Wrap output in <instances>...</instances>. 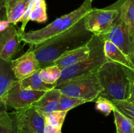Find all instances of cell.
<instances>
[{
	"instance_id": "15",
	"label": "cell",
	"mask_w": 134,
	"mask_h": 133,
	"mask_svg": "<svg viewBox=\"0 0 134 133\" xmlns=\"http://www.w3.org/2000/svg\"><path fill=\"white\" fill-rule=\"evenodd\" d=\"M104 53L107 61L120 64L134 71V66L129 56L109 40L104 41Z\"/></svg>"
},
{
	"instance_id": "5",
	"label": "cell",
	"mask_w": 134,
	"mask_h": 133,
	"mask_svg": "<svg viewBox=\"0 0 134 133\" xmlns=\"http://www.w3.org/2000/svg\"><path fill=\"white\" fill-rule=\"evenodd\" d=\"M56 88L62 94L82 99L87 102L96 101L103 91L98 73L74 78L58 85Z\"/></svg>"
},
{
	"instance_id": "3",
	"label": "cell",
	"mask_w": 134,
	"mask_h": 133,
	"mask_svg": "<svg viewBox=\"0 0 134 133\" xmlns=\"http://www.w3.org/2000/svg\"><path fill=\"white\" fill-rule=\"evenodd\" d=\"M91 0H85L82 5L75 10L58 18L51 23L40 29L28 32L18 30L21 41L31 46L37 45L54 37L73 27L82 19L92 9Z\"/></svg>"
},
{
	"instance_id": "34",
	"label": "cell",
	"mask_w": 134,
	"mask_h": 133,
	"mask_svg": "<svg viewBox=\"0 0 134 133\" xmlns=\"http://www.w3.org/2000/svg\"><path fill=\"white\" fill-rule=\"evenodd\" d=\"M91 1H94V0H91Z\"/></svg>"
},
{
	"instance_id": "21",
	"label": "cell",
	"mask_w": 134,
	"mask_h": 133,
	"mask_svg": "<svg viewBox=\"0 0 134 133\" xmlns=\"http://www.w3.org/2000/svg\"><path fill=\"white\" fill-rule=\"evenodd\" d=\"M48 19L47 13V3L45 0L35 3L31 10L30 16V21L44 23Z\"/></svg>"
},
{
	"instance_id": "28",
	"label": "cell",
	"mask_w": 134,
	"mask_h": 133,
	"mask_svg": "<svg viewBox=\"0 0 134 133\" xmlns=\"http://www.w3.org/2000/svg\"><path fill=\"white\" fill-rule=\"evenodd\" d=\"M13 119V118H12ZM13 124L12 126H0V133H18L16 124L13 119Z\"/></svg>"
},
{
	"instance_id": "1",
	"label": "cell",
	"mask_w": 134,
	"mask_h": 133,
	"mask_svg": "<svg viewBox=\"0 0 134 133\" xmlns=\"http://www.w3.org/2000/svg\"><path fill=\"white\" fill-rule=\"evenodd\" d=\"M83 18L67 31L37 45L31 46L41 69L52 65L64 53L90 43L94 34L86 28Z\"/></svg>"
},
{
	"instance_id": "4",
	"label": "cell",
	"mask_w": 134,
	"mask_h": 133,
	"mask_svg": "<svg viewBox=\"0 0 134 133\" xmlns=\"http://www.w3.org/2000/svg\"><path fill=\"white\" fill-rule=\"evenodd\" d=\"M88 45L90 49L88 57L62 70L61 77L58 81L57 86L78 77L98 73L102 65L107 62L103 40L94 35Z\"/></svg>"
},
{
	"instance_id": "17",
	"label": "cell",
	"mask_w": 134,
	"mask_h": 133,
	"mask_svg": "<svg viewBox=\"0 0 134 133\" xmlns=\"http://www.w3.org/2000/svg\"><path fill=\"white\" fill-rule=\"evenodd\" d=\"M39 71L37 72L28 78L19 80L21 86L26 89L41 91H48L56 88V84H48L41 79Z\"/></svg>"
},
{
	"instance_id": "30",
	"label": "cell",
	"mask_w": 134,
	"mask_h": 133,
	"mask_svg": "<svg viewBox=\"0 0 134 133\" xmlns=\"http://www.w3.org/2000/svg\"><path fill=\"white\" fill-rule=\"evenodd\" d=\"M130 58L131 61H132V64H133V65L134 66V55H133V56H130ZM125 69H126V73H127V74H128V77L130 78V79L134 81V71L130 70V69H128V68H126V67H125Z\"/></svg>"
},
{
	"instance_id": "23",
	"label": "cell",
	"mask_w": 134,
	"mask_h": 133,
	"mask_svg": "<svg viewBox=\"0 0 134 133\" xmlns=\"http://www.w3.org/2000/svg\"><path fill=\"white\" fill-rule=\"evenodd\" d=\"M86 102H87L86 100L62 94L60 100V104H59V110L68 112L70 110Z\"/></svg>"
},
{
	"instance_id": "29",
	"label": "cell",
	"mask_w": 134,
	"mask_h": 133,
	"mask_svg": "<svg viewBox=\"0 0 134 133\" xmlns=\"http://www.w3.org/2000/svg\"><path fill=\"white\" fill-rule=\"evenodd\" d=\"M44 133H62V129L49 125H46Z\"/></svg>"
},
{
	"instance_id": "9",
	"label": "cell",
	"mask_w": 134,
	"mask_h": 133,
	"mask_svg": "<svg viewBox=\"0 0 134 133\" xmlns=\"http://www.w3.org/2000/svg\"><path fill=\"white\" fill-rule=\"evenodd\" d=\"M10 116L16 124L18 133H44V117L34 106L16 110Z\"/></svg>"
},
{
	"instance_id": "31",
	"label": "cell",
	"mask_w": 134,
	"mask_h": 133,
	"mask_svg": "<svg viewBox=\"0 0 134 133\" xmlns=\"http://www.w3.org/2000/svg\"><path fill=\"white\" fill-rule=\"evenodd\" d=\"M10 23L6 20H0V32L5 31V29L8 28L9 26H10Z\"/></svg>"
},
{
	"instance_id": "27",
	"label": "cell",
	"mask_w": 134,
	"mask_h": 133,
	"mask_svg": "<svg viewBox=\"0 0 134 133\" xmlns=\"http://www.w3.org/2000/svg\"><path fill=\"white\" fill-rule=\"evenodd\" d=\"M43 1V0H30V3H29V6L27 9L26 10V11L25 12L24 14L23 15V16L22 17V18L20 20V22L22 23V26H21L20 28V31H25V28L26 27V25L27 24L28 22L30 21V13H31V10L34 8V5H35V3L38 2H40V1Z\"/></svg>"
},
{
	"instance_id": "6",
	"label": "cell",
	"mask_w": 134,
	"mask_h": 133,
	"mask_svg": "<svg viewBox=\"0 0 134 133\" xmlns=\"http://www.w3.org/2000/svg\"><path fill=\"white\" fill-rule=\"evenodd\" d=\"M126 0H118L103 9L92 8L84 16L85 27L95 36L108 32L120 16V7Z\"/></svg>"
},
{
	"instance_id": "10",
	"label": "cell",
	"mask_w": 134,
	"mask_h": 133,
	"mask_svg": "<svg viewBox=\"0 0 134 133\" xmlns=\"http://www.w3.org/2000/svg\"><path fill=\"white\" fill-rule=\"evenodd\" d=\"M11 65L13 72L18 80L28 78L41 69L33 47L32 49L29 50L20 57L12 60Z\"/></svg>"
},
{
	"instance_id": "32",
	"label": "cell",
	"mask_w": 134,
	"mask_h": 133,
	"mask_svg": "<svg viewBox=\"0 0 134 133\" xmlns=\"http://www.w3.org/2000/svg\"><path fill=\"white\" fill-rule=\"evenodd\" d=\"M128 101L134 103V81L133 80H132V83H131L130 93V96L128 99Z\"/></svg>"
},
{
	"instance_id": "11",
	"label": "cell",
	"mask_w": 134,
	"mask_h": 133,
	"mask_svg": "<svg viewBox=\"0 0 134 133\" xmlns=\"http://www.w3.org/2000/svg\"><path fill=\"white\" fill-rule=\"evenodd\" d=\"M21 40L15 25L10 23L5 31L0 32V56L7 61H11L20 47Z\"/></svg>"
},
{
	"instance_id": "7",
	"label": "cell",
	"mask_w": 134,
	"mask_h": 133,
	"mask_svg": "<svg viewBox=\"0 0 134 133\" xmlns=\"http://www.w3.org/2000/svg\"><path fill=\"white\" fill-rule=\"evenodd\" d=\"M46 92L26 89L21 86L19 80H17L1 99L7 106L16 111L22 110L33 106Z\"/></svg>"
},
{
	"instance_id": "33",
	"label": "cell",
	"mask_w": 134,
	"mask_h": 133,
	"mask_svg": "<svg viewBox=\"0 0 134 133\" xmlns=\"http://www.w3.org/2000/svg\"><path fill=\"white\" fill-rule=\"evenodd\" d=\"M4 3H5V0H0V10L4 8Z\"/></svg>"
},
{
	"instance_id": "2",
	"label": "cell",
	"mask_w": 134,
	"mask_h": 133,
	"mask_svg": "<svg viewBox=\"0 0 134 133\" xmlns=\"http://www.w3.org/2000/svg\"><path fill=\"white\" fill-rule=\"evenodd\" d=\"M98 74L103 88L99 96L105 98L111 102L128 100L132 80L128 77L124 66L116 63L107 61L102 65Z\"/></svg>"
},
{
	"instance_id": "18",
	"label": "cell",
	"mask_w": 134,
	"mask_h": 133,
	"mask_svg": "<svg viewBox=\"0 0 134 133\" xmlns=\"http://www.w3.org/2000/svg\"><path fill=\"white\" fill-rule=\"evenodd\" d=\"M113 113L116 133H134V123L115 106Z\"/></svg>"
},
{
	"instance_id": "8",
	"label": "cell",
	"mask_w": 134,
	"mask_h": 133,
	"mask_svg": "<svg viewBox=\"0 0 134 133\" xmlns=\"http://www.w3.org/2000/svg\"><path fill=\"white\" fill-rule=\"evenodd\" d=\"M98 37L103 41L109 40L113 43L129 57L134 55V35L130 33L120 14L109 31Z\"/></svg>"
},
{
	"instance_id": "25",
	"label": "cell",
	"mask_w": 134,
	"mask_h": 133,
	"mask_svg": "<svg viewBox=\"0 0 134 133\" xmlns=\"http://www.w3.org/2000/svg\"><path fill=\"white\" fill-rule=\"evenodd\" d=\"M95 102L96 109L102 112L105 116H109L111 112H113V110L115 108V106L111 100L102 96H99L96 99Z\"/></svg>"
},
{
	"instance_id": "16",
	"label": "cell",
	"mask_w": 134,
	"mask_h": 133,
	"mask_svg": "<svg viewBox=\"0 0 134 133\" xmlns=\"http://www.w3.org/2000/svg\"><path fill=\"white\" fill-rule=\"evenodd\" d=\"M18 80L12 68L11 61H7L0 56V99Z\"/></svg>"
},
{
	"instance_id": "22",
	"label": "cell",
	"mask_w": 134,
	"mask_h": 133,
	"mask_svg": "<svg viewBox=\"0 0 134 133\" xmlns=\"http://www.w3.org/2000/svg\"><path fill=\"white\" fill-rule=\"evenodd\" d=\"M68 112V111L58 110L44 115L43 116L46 125H49L62 129Z\"/></svg>"
},
{
	"instance_id": "24",
	"label": "cell",
	"mask_w": 134,
	"mask_h": 133,
	"mask_svg": "<svg viewBox=\"0 0 134 133\" xmlns=\"http://www.w3.org/2000/svg\"><path fill=\"white\" fill-rule=\"evenodd\" d=\"M112 102L120 112L134 123V103L128 100H114Z\"/></svg>"
},
{
	"instance_id": "13",
	"label": "cell",
	"mask_w": 134,
	"mask_h": 133,
	"mask_svg": "<svg viewBox=\"0 0 134 133\" xmlns=\"http://www.w3.org/2000/svg\"><path fill=\"white\" fill-rule=\"evenodd\" d=\"M90 49L88 45L69 51L60 56L52 65L58 66L62 70L75 65L77 63L87 58L90 55Z\"/></svg>"
},
{
	"instance_id": "19",
	"label": "cell",
	"mask_w": 134,
	"mask_h": 133,
	"mask_svg": "<svg viewBox=\"0 0 134 133\" xmlns=\"http://www.w3.org/2000/svg\"><path fill=\"white\" fill-rule=\"evenodd\" d=\"M120 14L130 33L134 35V0H126L123 3L120 7Z\"/></svg>"
},
{
	"instance_id": "26",
	"label": "cell",
	"mask_w": 134,
	"mask_h": 133,
	"mask_svg": "<svg viewBox=\"0 0 134 133\" xmlns=\"http://www.w3.org/2000/svg\"><path fill=\"white\" fill-rule=\"evenodd\" d=\"M13 124L11 116L7 112V105L2 99H0V126H12Z\"/></svg>"
},
{
	"instance_id": "12",
	"label": "cell",
	"mask_w": 134,
	"mask_h": 133,
	"mask_svg": "<svg viewBox=\"0 0 134 133\" xmlns=\"http://www.w3.org/2000/svg\"><path fill=\"white\" fill-rule=\"evenodd\" d=\"M62 93L54 88L47 91L33 106L43 116L59 110V104Z\"/></svg>"
},
{
	"instance_id": "14",
	"label": "cell",
	"mask_w": 134,
	"mask_h": 133,
	"mask_svg": "<svg viewBox=\"0 0 134 133\" xmlns=\"http://www.w3.org/2000/svg\"><path fill=\"white\" fill-rule=\"evenodd\" d=\"M30 0H5L7 20L14 25H16L27 9Z\"/></svg>"
},
{
	"instance_id": "20",
	"label": "cell",
	"mask_w": 134,
	"mask_h": 133,
	"mask_svg": "<svg viewBox=\"0 0 134 133\" xmlns=\"http://www.w3.org/2000/svg\"><path fill=\"white\" fill-rule=\"evenodd\" d=\"M62 70L56 65L43 68L39 71V76L41 79L48 84H56L61 77Z\"/></svg>"
}]
</instances>
